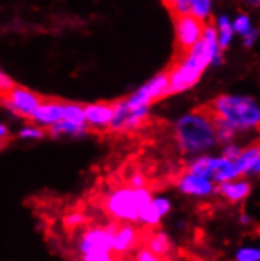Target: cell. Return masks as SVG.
Segmentation results:
<instances>
[{
    "label": "cell",
    "mask_w": 260,
    "mask_h": 261,
    "mask_svg": "<svg viewBox=\"0 0 260 261\" xmlns=\"http://www.w3.org/2000/svg\"><path fill=\"white\" fill-rule=\"evenodd\" d=\"M175 142L183 154H202L219 140L208 107L181 117L175 123Z\"/></svg>",
    "instance_id": "1"
},
{
    "label": "cell",
    "mask_w": 260,
    "mask_h": 261,
    "mask_svg": "<svg viewBox=\"0 0 260 261\" xmlns=\"http://www.w3.org/2000/svg\"><path fill=\"white\" fill-rule=\"evenodd\" d=\"M208 110L238 130H251L260 124V107L246 96L222 95L208 104Z\"/></svg>",
    "instance_id": "2"
},
{
    "label": "cell",
    "mask_w": 260,
    "mask_h": 261,
    "mask_svg": "<svg viewBox=\"0 0 260 261\" xmlns=\"http://www.w3.org/2000/svg\"><path fill=\"white\" fill-rule=\"evenodd\" d=\"M153 192L148 188L134 189L131 186H123L110 191L104 198V211L112 220L122 223H137L140 211L150 204Z\"/></svg>",
    "instance_id": "3"
},
{
    "label": "cell",
    "mask_w": 260,
    "mask_h": 261,
    "mask_svg": "<svg viewBox=\"0 0 260 261\" xmlns=\"http://www.w3.org/2000/svg\"><path fill=\"white\" fill-rule=\"evenodd\" d=\"M175 22V35H177V57L186 55L205 33V22L199 19L194 14H177L172 16Z\"/></svg>",
    "instance_id": "4"
},
{
    "label": "cell",
    "mask_w": 260,
    "mask_h": 261,
    "mask_svg": "<svg viewBox=\"0 0 260 261\" xmlns=\"http://www.w3.org/2000/svg\"><path fill=\"white\" fill-rule=\"evenodd\" d=\"M43 99L44 98H41L38 93H35L26 87H17V85H14V88H11L5 95H2L4 106L10 112H13L14 115L21 118H27V120H33L35 112L38 110Z\"/></svg>",
    "instance_id": "5"
},
{
    "label": "cell",
    "mask_w": 260,
    "mask_h": 261,
    "mask_svg": "<svg viewBox=\"0 0 260 261\" xmlns=\"http://www.w3.org/2000/svg\"><path fill=\"white\" fill-rule=\"evenodd\" d=\"M167 95H171V77L166 71L139 88L134 95L125 99V102L128 107H148L153 101L162 99Z\"/></svg>",
    "instance_id": "6"
},
{
    "label": "cell",
    "mask_w": 260,
    "mask_h": 261,
    "mask_svg": "<svg viewBox=\"0 0 260 261\" xmlns=\"http://www.w3.org/2000/svg\"><path fill=\"white\" fill-rule=\"evenodd\" d=\"M104 252H112V233L107 230L106 225L85 228L78 239L79 256Z\"/></svg>",
    "instance_id": "7"
},
{
    "label": "cell",
    "mask_w": 260,
    "mask_h": 261,
    "mask_svg": "<svg viewBox=\"0 0 260 261\" xmlns=\"http://www.w3.org/2000/svg\"><path fill=\"white\" fill-rule=\"evenodd\" d=\"M148 115V107H128L125 101L115 102L114 120L110 123V130L115 133H129L137 129Z\"/></svg>",
    "instance_id": "8"
},
{
    "label": "cell",
    "mask_w": 260,
    "mask_h": 261,
    "mask_svg": "<svg viewBox=\"0 0 260 261\" xmlns=\"http://www.w3.org/2000/svg\"><path fill=\"white\" fill-rule=\"evenodd\" d=\"M180 194L194 198H208L216 194L218 184L207 176H200L191 172H184L175 182Z\"/></svg>",
    "instance_id": "9"
},
{
    "label": "cell",
    "mask_w": 260,
    "mask_h": 261,
    "mask_svg": "<svg viewBox=\"0 0 260 261\" xmlns=\"http://www.w3.org/2000/svg\"><path fill=\"white\" fill-rule=\"evenodd\" d=\"M142 242L140 230L136 223H119V227L112 233V252L115 256H123L139 247Z\"/></svg>",
    "instance_id": "10"
},
{
    "label": "cell",
    "mask_w": 260,
    "mask_h": 261,
    "mask_svg": "<svg viewBox=\"0 0 260 261\" xmlns=\"http://www.w3.org/2000/svg\"><path fill=\"white\" fill-rule=\"evenodd\" d=\"M171 210H172V201L167 197H162V195L153 197L150 204H147L140 211L137 223H140L142 227H147V228H155L159 225L161 220L171 213Z\"/></svg>",
    "instance_id": "11"
},
{
    "label": "cell",
    "mask_w": 260,
    "mask_h": 261,
    "mask_svg": "<svg viewBox=\"0 0 260 261\" xmlns=\"http://www.w3.org/2000/svg\"><path fill=\"white\" fill-rule=\"evenodd\" d=\"M65 101L60 99H43L41 106L33 115V123L41 127H51L65 120Z\"/></svg>",
    "instance_id": "12"
},
{
    "label": "cell",
    "mask_w": 260,
    "mask_h": 261,
    "mask_svg": "<svg viewBox=\"0 0 260 261\" xmlns=\"http://www.w3.org/2000/svg\"><path fill=\"white\" fill-rule=\"evenodd\" d=\"M85 121L88 127L93 129H109L115 114V102H95L85 104Z\"/></svg>",
    "instance_id": "13"
},
{
    "label": "cell",
    "mask_w": 260,
    "mask_h": 261,
    "mask_svg": "<svg viewBox=\"0 0 260 261\" xmlns=\"http://www.w3.org/2000/svg\"><path fill=\"white\" fill-rule=\"evenodd\" d=\"M251 191H252V184L245 178H238L229 182L218 184L216 194L227 200L229 203H240L245 201L251 195Z\"/></svg>",
    "instance_id": "14"
},
{
    "label": "cell",
    "mask_w": 260,
    "mask_h": 261,
    "mask_svg": "<svg viewBox=\"0 0 260 261\" xmlns=\"http://www.w3.org/2000/svg\"><path fill=\"white\" fill-rule=\"evenodd\" d=\"M241 176H243V173H241L240 167L237 165L235 161L218 156V164H216V169H215V173H213V181L216 184L229 182V181L238 179Z\"/></svg>",
    "instance_id": "15"
},
{
    "label": "cell",
    "mask_w": 260,
    "mask_h": 261,
    "mask_svg": "<svg viewBox=\"0 0 260 261\" xmlns=\"http://www.w3.org/2000/svg\"><path fill=\"white\" fill-rule=\"evenodd\" d=\"M145 246L166 259L172 252V239L166 231H153L150 236H147Z\"/></svg>",
    "instance_id": "16"
},
{
    "label": "cell",
    "mask_w": 260,
    "mask_h": 261,
    "mask_svg": "<svg viewBox=\"0 0 260 261\" xmlns=\"http://www.w3.org/2000/svg\"><path fill=\"white\" fill-rule=\"evenodd\" d=\"M216 164H218V156L200 154V156L194 158L188 164L186 172H191V173H196V175H200V176H207V178L213 179Z\"/></svg>",
    "instance_id": "17"
},
{
    "label": "cell",
    "mask_w": 260,
    "mask_h": 261,
    "mask_svg": "<svg viewBox=\"0 0 260 261\" xmlns=\"http://www.w3.org/2000/svg\"><path fill=\"white\" fill-rule=\"evenodd\" d=\"M88 130L87 124H78L73 121H59L57 124H54L49 127V134L52 137H60V136H71V137H79L84 136Z\"/></svg>",
    "instance_id": "18"
},
{
    "label": "cell",
    "mask_w": 260,
    "mask_h": 261,
    "mask_svg": "<svg viewBox=\"0 0 260 261\" xmlns=\"http://www.w3.org/2000/svg\"><path fill=\"white\" fill-rule=\"evenodd\" d=\"M260 159V143L257 145H251L248 148H243V151H241L240 158L235 161L237 165L240 167L241 173H243V176L248 173V170L251 169V167Z\"/></svg>",
    "instance_id": "19"
},
{
    "label": "cell",
    "mask_w": 260,
    "mask_h": 261,
    "mask_svg": "<svg viewBox=\"0 0 260 261\" xmlns=\"http://www.w3.org/2000/svg\"><path fill=\"white\" fill-rule=\"evenodd\" d=\"M232 35H233V24H230V21L226 16H221L218 21V41H219L221 49L229 46Z\"/></svg>",
    "instance_id": "20"
},
{
    "label": "cell",
    "mask_w": 260,
    "mask_h": 261,
    "mask_svg": "<svg viewBox=\"0 0 260 261\" xmlns=\"http://www.w3.org/2000/svg\"><path fill=\"white\" fill-rule=\"evenodd\" d=\"M87 223V216L82 211H69L62 217V225L66 230H76Z\"/></svg>",
    "instance_id": "21"
},
{
    "label": "cell",
    "mask_w": 260,
    "mask_h": 261,
    "mask_svg": "<svg viewBox=\"0 0 260 261\" xmlns=\"http://www.w3.org/2000/svg\"><path fill=\"white\" fill-rule=\"evenodd\" d=\"M233 261H260V247L243 246L233 253Z\"/></svg>",
    "instance_id": "22"
},
{
    "label": "cell",
    "mask_w": 260,
    "mask_h": 261,
    "mask_svg": "<svg viewBox=\"0 0 260 261\" xmlns=\"http://www.w3.org/2000/svg\"><path fill=\"white\" fill-rule=\"evenodd\" d=\"M191 5V14L197 16L199 19H205L210 14L211 0H190Z\"/></svg>",
    "instance_id": "23"
},
{
    "label": "cell",
    "mask_w": 260,
    "mask_h": 261,
    "mask_svg": "<svg viewBox=\"0 0 260 261\" xmlns=\"http://www.w3.org/2000/svg\"><path fill=\"white\" fill-rule=\"evenodd\" d=\"M46 136V130L38 124H30L19 130V137L24 140H38Z\"/></svg>",
    "instance_id": "24"
},
{
    "label": "cell",
    "mask_w": 260,
    "mask_h": 261,
    "mask_svg": "<svg viewBox=\"0 0 260 261\" xmlns=\"http://www.w3.org/2000/svg\"><path fill=\"white\" fill-rule=\"evenodd\" d=\"M133 261H164V258L156 255L153 250H150L147 246H144V247L136 250V255H134Z\"/></svg>",
    "instance_id": "25"
},
{
    "label": "cell",
    "mask_w": 260,
    "mask_h": 261,
    "mask_svg": "<svg viewBox=\"0 0 260 261\" xmlns=\"http://www.w3.org/2000/svg\"><path fill=\"white\" fill-rule=\"evenodd\" d=\"M233 30L238 32L240 35H243V36H246L249 32H252L251 22H249V17L245 16V14L238 16L237 19H235V22H233Z\"/></svg>",
    "instance_id": "26"
},
{
    "label": "cell",
    "mask_w": 260,
    "mask_h": 261,
    "mask_svg": "<svg viewBox=\"0 0 260 261\" xmlns=\"http://www.w3.org/2000/svg\"><path fill=\"white\" fill-rule=\"evenodd\" d=\"M241 151H243V148H241L240 145L237 143H226L224 148H222V158H226V159H230V161H237L241 154Z\"/></svg>",
    "instance_id": "27"
},
{
    "label": "cell",
    "mask_w": 260,
    "mask_h": 261,
    "mask_svg": "<svg viewBox=\"0 0 260 261\" xmlns=\"http://www.w3.org/2000/svg\"><path fill=\"white\" fill-rule=\"evenodd\" d=\"M81 261H117L114 252H104V253H90L81 256Z\"/></svg>",
    "instance_id": "28"
},
{
    "label": "cell",
    "mask_w": 260,
    "mask_h": 261,
    "mask_svg": "<svg viewBox=\"0 0 260 261\" xmlns=\"http://www.w3.org/2000/svg\"><path fill=\"white\" fill-rule=\"evenodd\" d=\"M128 186H131V188H134V189L147 188V176L140 172H134L128 179Z\"/></svg>",
    "instance_id": "29"
},
{
    "label": "cell",
    "mask_w": 260,
    "mask_h": 261,
    "mask_svg": "<svg viewBox=\"0 0 260 261\" xmlns=\"http://www.w3.org/2000/svg\"><path fill=\"white\" fill-rule=\"evenodd\" d=\"M0 88H2V95H5V93H8L11 88H14V84L13 81L7 76L5 72L0 74Z\"/></svg>",
    "instance_id": "30"
},
{
    "label": "cell",
    "mask_w": 260,
    "mask_h": 261,
    "mask_svg": "<svg viewBox=\"0 0 260 261\" xmlns=\"http://www.w3.org/2000/svg\"><path fill=\"white\" fill-rule=\"evenodd\" d=\"M251 222H252V217L248 213H241L238 216V223H240V225H251Z\"/></svg>",
    "instance_id": "31"
},
{
    "label": "cell",
    "mask_w": 260,
    "mask_h": 261,
    "mask_svg": "<svg viewBox=\"0 0 260 261\" xmlns=\"http://www.w3.org/2000/svg\"><path fill=\"white\" fill-rule=\"evenodd\" d=\"M245 176H260V159L251 167V169L248 170V173Z\"/></svg>",
    "instance_id": "32"
},
{
    "label": "cell",
    "mask_w": 260,
    "mask_h": 261,
    "mask_svg": "<svg viewBox=\"0 0 260 261\" xmlns=\"http://www.w3.org/2000/svg\"><path fill=\"white\" fill-rule=\"evenodd\" d=\"M255 36H257V32H255V30L249 32V33L245 36V44H246V46H252V43L255 41Z\"/></svg>",
    "instance_id": "33"
},
{
    "label": "cell",
    "mask_w": 260,
    "mask_h": 261,
    "mask_svg": "<svg viewBox=\"0 0 260 261\" xmlns=\"http://www.w3.org/2000/svg\"><path fill=\"white\" fill-rule=\"evenodd\" d=\"M8 136H10V133H8L7 126L5 124H0V139H2V143H5V140H7Z\"/></svg>",
    "instance_id": "34"
},
{
    "label": "cell",
    "mask_w": 260,
    "mask_h": 261,
    "mask_svg": "<svg viewBox=\"0 0 260 261\" xmlns=\"http://www.w3.org/2000/svg\"><path fill=\"white\" fill-rule=\"evenodd\" d=\"M162 2H164V5H166L167 8H169V10L172 11V8L180 2V0H162Z\"/></svg>",
    "instance_id": "35"
},
{
    "label": "cell",
    "mask_w": 260,
    "mask_h": 261,
    "mask_svg": "<svg viewBox=\"0 0 260 261\" xmlns=\"http://www.w3.org/2000/svg\"><path fill=\"white\" fill-rule=\"evenodd\" d=\"M186 261H203L202 258H197V256H193V258H190V259H186Z\"/></svg>",
    "instance_id": "36"
},
{
    "label": "cell",
    "mask_w": 260,
    "mask_h": 261,
    "mask_svg": "<svg viewBox=\"0 0 260 261\" xmlns=\"http://www.w3.org/2000/svg\"><path fill=\"white\" fill-rule=\"evenodd\" d=\"M254 2H260V0H254Z\"/></svg>",
    "instance_id": "37"
}]
</instances>
